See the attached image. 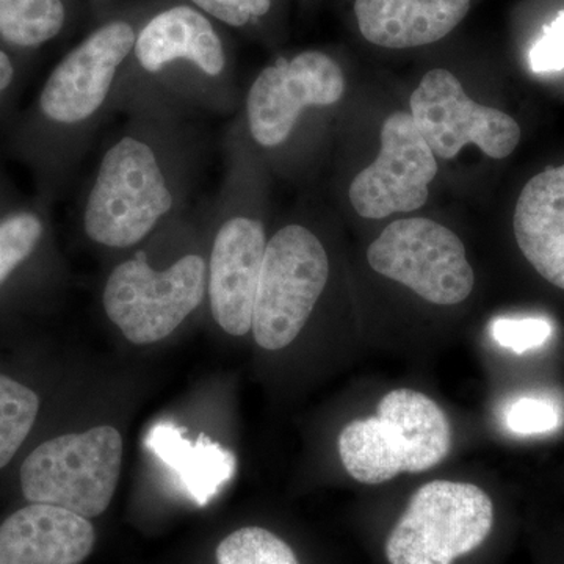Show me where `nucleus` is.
<instances>
[{"instance_id":"nucleus-1","label":"nucleus","mask_w":564,"mask_h":564,"mask_svg":"<svg viewBox=\"0 0 564 564\" xmlns=\"http://www.w3.org/2000/svg\"><path fill=\"white\" fill-rule=\"evenodd\" d=\"M452 447L447 415L425 393H386L377 415L348 423L339 436L347 473L364 485H381L399 474H419L443 463Z\"/></svg>"},{"instance_id":"nucleus-2","label":"nucleus","mask_w":564,"mask_h":564,"mask_svg":"<svg viewBox=\"0 0 564 564\" xmlns=\"http://www.w3.org/2000/svg\"><path fill=\"white\" fill-rule=\"evenodd\" d=\"M173 204V192L154 148L135 137H122L104 154L85 204L84 229L102 247H133Z\"/></svg>"},{"instance_id":"nucleus-3","label":"nucleus","mask_w":564,"mask_h":564,"mask_svg":"<svg viewBox=\"0 0 564 564\" xmlns=\"http://www.w3.org/2000/svg\"><path fill=\"white\" fill-rule=\"evenodd\" d=\"M121 464L122 437L113 426L65 434L41 444L25 458L22 492L29 502L96 518L113 499Z\"/></svg>"},{"instance_id":"nucleus-4","label":"nucleus","mask_w":564,"mask_h":564,"mask_svg":"<svg viewBox=\"0 0 564 564\" xmlns=\"http://www.w3.org/2000/svg\"><path fill=\"white\" fill-rule=\"evenodd\" d=\"M329 276L328 254L302 225L280 229L267 242L251 332L263 350L291 345L310 321Z\"/></svg>"},{"instance_id":"nucleus-5","label":"nucleus","mask_w":564,"mask_h":564,"mask_svg":"<svg viewBox=\"0 0 564 564\" xmlns=\"http://www.w3.org/2000/svg\"><path fill=\"white\" fill-rule=\"evenodd\" d=\"M494 507L484 489L436 480L414 494L386 543L389 564H454L491 533Z\"/></svg>"},{"instance_id":"nucleus-6","label":"nucleus","mask_w":564,"mask_h":564,"mask_svg":"<svg viewBox=\"0 0 564 564\" xmlns=\"http://www.w3.org/2000/svg\"><path fill=\"white\" fill-rule=\"evenodd\" d=\"M207 263L187 254L169 269H152L144 254L115 267L104 289V310L129 343L165 339L203 303Z\"/></svg>"},{"instance_id":"nucleus-7","label":"nucleus","mask_w":564,"mask_h":564,"mask_svg":"<svg viewBox=\"0 0 564 564\" xmlns=\"http://www.w3.org/2000/svg\"><path fill=\"white\" fill-rule=\"evenodd\" d=\"M375 272L441 306L463 303L475 274L466 248L451 229L429 218L393 221L367 251Z\"/></svg>"},{"instance_id":"nucleus-8","label":"nucleus","mask_w":564,"mask_h":564,"mask_svg":"<svg viewBox=\"0 0 564 564\" xmlns=\"http://www.w3.org/2000/svg\"><path fill=\"white\" fill-rule=\"evenodd\" d=\"M411 117L434 155L451 161L467 144L505 159L518 148L521 128L510 115L480 106L447 69L426 73L411 96Z\"/></svg>"},{"instance_id":"nucleus-9","label":"nucleus","mask_w":564,"mask_h":564,"mask_svg":"<svg viewBox=\"0 0 564 564\" xmlns=\"http://www.w3.org/2000/svg\"><path fill=\"white\" fill-rule=\"evenodd\" d=\"M437 174L436 155L406 111L389 115L381 128V150L350 185L355 210L369 220L425 206Z\"/></svg>"},{"instance_id":"nucleus-10","label":"nucleus","mask_w":564,"mask_h":564,"mask_svg":"<svg viewBox=\"0 0 564 564\" xmlns=\"http://www.w3.org/2000/svg\"><path fill=\"white\" fill-rule=\"evenodd\" d=\"M343 69L328 55L307 51L259 74L247 99L248 128L256 143L280 147L291 137L307 107L333 106L343 99Z\"/></svg>"},{"instance_id":"nucleus-11","label":"nucleus","mask_w":564,"mask_h":564,"mask_svg":"<svg viewBox=\"0 0 564 564\" xmlns=\"http://www.w3.org/2000/svg\"><path fill=\"white\" fill-rule=\"evenodd\" d=\"M135 40V31L124 21L109 22L93 32L52 70L40 96L43 113L61 124L90 120L106 102Z\"/></svg>"},{"instance_id":"nucleus-12","label":"nucleus","mask_w":564,"mask_h":564,"mask_svg":"<svg viewBox=\"0 0 564 564\" xmlns=\"http://www.w3.org/2000/svg\"><path fill=\"white\" fill-rule=\"evenodd\" d=\"M265 248V229L250 217L229 218L215 236L207 291L215 322L231 336L250 333Z\"/></svg>"},{"instance_id":"nucleus-13","label":"nucleus","mask_w":564,"mask_h":564,"mask_svg":"<svg viewBox=\"0 0 564 564\" xmlns=\"http://www.w3.org/2000/svg\"><path fill=\"white\" fill-rule=\"evenodd\" d=\"M95 541L87 518L54 505L32 503L0 525V564H80Z\"/></svg>"},{"instance_id":"nucleus-14","label":"nucleus","mask_w":564,"mask_h":564,"mask_svg":"<svg viewBox=\"0 0 564 564\" xmlns=\"http://www.w3.org/2000/svg\"><path fill=\"white\" fill-rule=\"evenodd\" d=\"M513 226L527 261L545 281L564 289V165L527 182Z\"/></svg>"},{"instance_id":"nucleus-15","label":"nucleus","mask_w":564,"mask_h":564,"mask_svg":"<svg viewBox=\"0 0 564 564\" xmlns=\"http://www.w3.org/2000/svg\"><path fill=\"white\" fill-rule=\"evenodd\" d=\"M470 0H356L364 39L388 50H410L445 39L469 13Z\"/></svg>"},{"instance_id":"nucleus-16","label":"nucleus","mask_w":564,"mask_h":564,"mask_svg":"<svg viewBox=\"0 0 564 564\" xmlns=\"http://www.w3.org/2000/svg\"><path fill=\"white\" fill-rule=\"evenodd\" d=\"M137 61L148 73H159L176 61H187L207 76H220L226 66L225 47L202 11L173 7L152 18L135 40Z\"/></svg>"},{"instance_id":"nucleus-17","label":"nucleus","mask_w":564,"mask_h":564,"mask_svg":"<svg viewBox=\"0 0 564 564\" xmlns=\"http://www.w3.org/2000/svg\"><path fill=\"white\" fill-rule=\"evenodd\" d=\"M148 444L155 455L176 470L193 499L202 505L209 502L236 473V458L231 452L210 441L191 444L173 425L163 423L155 426Z\"/></svg>"},{"instance_id":"nucleus-18","label":"nucleus","mask_w":564,"mask_h":564,"mask_svg":"<svg viewBox=\"0 0 564 564\" xmlns=\"http://www.w3.org/2000/svg\"><path fill=\"white\" fill-rule=\"evenodd\" d=\"M62 0H0V35L21 47L40 46L65 24Z\"/></svg>"},{"instance_id":"nucleus-19","label":"nucleus","mask_w":564,"mask_h":564,"mask_svg":"<svg viewBox=\"0 0 564 564\" xmlns=\"http://www.w3.org/2000/svg\"><path fill=\"white\" fill-rule=\"evenodd\" d=\"M39 410L40 399L32 389L0 375V469L20 451Z\"/></svg>"},{"instance_id":"nucleus-20","label":"nucleus","mask_w":564,"mask_h":564,"mask_svg":"<svg viewBox=\"0 0 564 564\" xmlns=\"http://www.w3.org/2000/svg\"><path fill=\"white\" fill-rule=\"evenodd\" d=\"M217 564H299L291 545L261 529L245 527L218 544Z\"/></svg>"},{"instance_id":"nucleus-21","label":"nucleus","mask_w":564,"mask_h":564,"mask_svg":"<svg viewBox=\"0 0 564 564\" xmlns=\"http://www.w3.org/2000/svg\"><path fill=\"white\" fill-rule=\"evenodd\" d=\"M41 236L43 225L29 212L0 221V284L35 251Z\"/></svg>"},{"instance_id":"nucleus-22","label":"nucleus","mask_w":564,"mask_h":564,"mask_svg":"<svg viewBox=\"0 0 564 564\" xmlns=\"http://www.w3.org/2000/svg\"><path fill=\"white\" fill-rule=\"evenodd\" d=\"M505 426L521 436L555 432L562 423V411L555 402L541 397H522L508 404Z\"/></svg>"},{"instance_id":"nucleus-23","label":"nucleus","mask_w":564,"mask_h":564,"mask_svg":"<svg viewBox=\"0 0 564 564\" xmlns=\"http://www.w3.org/2000/svg\"><path fill=\"white\" fill-rule=\"evenodd\" d=\"M554 334V325L544 317H499L491 323V336L500 347L525 352L543 347Z\"/></svg>"},{"instance_id":"nucleus-24","label":"nucleus","mask_w":564,"mask_h":564,"mask_svg":"<svg viewBox=\"0 0 564 564\" xmlns=\"http://www.w3.org/2000/svg\"><path fill=\"white\" fill-rule=\"evenodd\" d=\"M529 65L536 74L564 69V10L545 25L540 39L534 41L529 52Z\"/></svg>"},{"instance_id":"nucleus-25","label":"nucleus","mask_w":564,"mask_h":564,"mask_svg":"<svg viewBox=\"0 0 564 564\" xmlns=\"http://www.w3.org/2000/svg\"><path fill=\"white\" fill-rule=\"evenodd\" d=\"M198 9L232 28H243L248 22L269 13L272 0H192Z\"/></svg>"},{"instance_id":"nucleus-26","label":"nucleus","mask_w":564,"mask_h":564,"mask_svg":"<svg viewBox=\"0 0 564 564\" xmlns=\"http://www.w3.org/2000/svg\"><path fill=\"white\" fill-rule=\"evenodd\" d=\"M13 74L14 69L9 55L0 51V95L10 87L11 80H13Z\"/></svg>"}]
</instances>
